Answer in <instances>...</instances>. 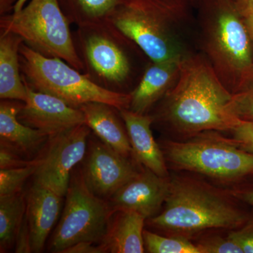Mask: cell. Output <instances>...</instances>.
I'll use <instances>...</instances> for the list:
<instances>
[{
  "label": "cell",
  "instance_id": "cell-28",
  "mask_svg": "<svg viewBox=\"0 0 253 253\" xmlns=\"http://www.w3.org/2000/svg\"><path fill=\"white\" fill-rule=\"evenodd\" d=\"M228 236L237 243L244 253H253V219L231 231Z\"/></svg>",
  "mask_w": 253,
  "mask_h": 253
},
{
  "label": "cell",
  "instance_id": "cell-16",
  "mask_svg": "<svg viewBox=\"0 0 253 253\" xmlns=\"http://www.w3.org/2000/svg\"><path fill=\"white\" fill-rule=\"evenodd\" d=\"M182 61L152 62L150 64L137 86L129 93L131 100L129 110L139 114H146L175 84Z\"/></svg>",
  "mask_w": 253,
  "mask_h": 253
},
{
  "label": "cell",
  "instance_id": "cell-18",
  "mask_svg": "<svg viewBox=\"0 0 253 253\" xmlns=\"http://www.w3.org/2000/svg\"><path fill=\"white\" fill-rule=\"evenodd\" d=\"M24 102L2 99L0 103L1 144L9 146L19 154L30 156L36 152L50 136L40 129L23 124L18 116Z\"/></svg>",
  "mask_w": 253,
  "mask_h": 253
},
{
  "label": "cell",
  "instance_id": "cell-25",
  "mask_svg": "<svg viewBox=\"0 0 253 253\" xmlns=\"http://www.w3.org/2000/svg\"><path fill=\"white\" fill-rule=\"evenodd\" d=\"M228 110L237 119L253 121V84L232 95Z\"/></svg>",
  "mask_w": 253,
  "mask_h": 253
},
{
  "label": "cell",
  "instance_id": "cell-12",
  "mask_svg": "<svg viewBox=\"0 0 253 253\" xmlns=\"http://www.w3.org/2000/svg\"><path fill=\"white\" fill-rule=\"evenodd\" d=\"M26 85L27 99L18 116L23 124L44 131L50 136L85 124V118L81 109L69 106L56 96L33 90Z\"/></svg>",
  "mask_w": 253,
  "mask_h": 253
},
{
  "label": "cell",
  "instance_id": "cell-5",
  "mask_svg": "<svg viewBox=\"0 0 253 253\" xmlns=\"http://www.w3.org/2000/svg\"><path fill=\"white\" fill-rule=\"evenodd\" d=\"M19 59L23 81L33 90L56 96L76 109L87 103L101 102L120 111L129 109V93L101 87L62 59L46 57L24 43Z\"/></svg>",
  "mask_w": 253,
  "mask_h": 253
},
{
  "label": "cell",
  "instance_id": "cell-26",
  "mask_svg": "<svg viewBox=\"0 0 253 253\" xmlns=\"http://www.w3.org/2000/svg\"><path fill=\"white\" fill-rule=\"evenodd\" d=\"M196 245L201 253H244L237 243L229 236H212L202 240Z\"/></svg>",
  "mask_w": 253,
  "mask_h": 253
},
{
  "label": "cell",
  "instance_id": "cell-14",
  "mask_svg": "<svg viewBox=\"0 0 253 253\" xmlns=\"http://www.w3.org/2000/svg\"><path fill=\"white\" fill-rule=\"evenodd\" d=\"M62 196L35 181L26 199L32 253H41L61 211Z\"/></svg>",
  "mask_w": 253,
  "mask_h": 253
},
{
  "label": "cell",
  "instance_id": "cell-24",
  "mask_svg": "<svg viewBox=\"0 0 253 253\" xmlns=\"http://www.w3.org/2000/svg\"><path fill=\"white\" fill-rule=\"evenodd\" d=\"M41 158L26 167L0 170V196L20 192L26 180L36 174Z\"/></svg>",
  "mask_w": 253,
  "mask_h": 253
},
{
  "label": "cell",
  "instance_id": "cell-19",
  "mask_svg": "<svg viewBox=\"0 0 253 253\" xmlns=\"http://www.w3.org/2000/svg\"><path fill=\"white\" fill-rule=\"evenodd\" d=\"M145 219L144 216L134 211L115 210L99 244L104 253H144Z\"/></svg>",
  "mask_w": 253,
  "mask_h": 253
},
{
  "label": "cell",
  "instance_id": "cell-22",
  "mask_svg": "<svg viewBox=\"0 0 253 253\" xmlns=\"http://www.w3.org/2000/svg\"><path fill=\"white\" fill-rule=\"evenodd\" d=\"M26 200L21 191L0 196V248L1 253L15 245L26 217Z\"/></svg>",
  "mask_w": 253,
  "mask_h": 253
},
{
  "label": "cell",
  "instance_id": "cell-36",
  "mask_svg": "<svg viewBox=\"0 0 253 253\" xmlns=\"http://www.w3.org/2000/svg\"><path fill=\"white\" fill-rule=\"evenodd\" d=\"M28 1V0H17L16 4L14 5L13 12H18L20 10L22 9L23 8L26 6V2H27Z\"/></svg>",
  "mask_w": 253,
  "mask_h": 253
},
{
  "label": "cell",
  "instance_id": "cell-27",
  "mask_svg": "<svg viewBox=\"0 0 253 253\" xmlns=\"http://www.w3.org/2000/svg\"><path fill=\"white\" fill-rule=\"evenodd\" d=\"M230 131L233 139L240 147L253 153V121L239 119Z\"/></svg>",
  "mask_w": 253,
  "mask_h": 253
},
{
  "label": "cell",
  "instance_id": "cell-38",
  "mask_svg": "<svg viewBox=\"0 0 253 253\" xmlns=\"http://www.w3.org/2000/svg\"></svg>",
  "mask_w": 253,
  "mask_h": 253
},
{
  "label": "cell",
  "instance_id": "cell-32",
  "mask_svg": "<svg viewBox=\"0 0 253 253\" xmlns=\"http://www.w3.org/2000/svg\"><path fill=\"white\" fill-rule=\"evenodd\" d=\"M233 196L253 206V182L233 193Z\"/></svg>",
  "mask_w": 253,
  "mask_h": 253
},
{
  "label": "cell",
  "instance_id": "cell-21",
  "mask_svg": "<svg viewBox=\"0 0 253 253\" xmlns=\"http://www.w3.org/2000/svg\"><path fill=\"white\" fill-rule=\"evenodd\" d=\"M130 0H58L71 24L78 27L109 21L120 6Z\"/></svg>",
  "mask_w": 253,
  "mask_h": 253
},
{
  "label": "cell",
  "instance_id": "cell-20",
  "mask_svg": "<svg viewBox=\"0 0 253 253\" xmlns=\"http://www.w3.org/2000/svg\"><path fill=\"white\" fill-rule=\"evenodd\" d=\"M22 38L1 32L0 36V98L25 102L27 88L20 66L19 51Z\"/></svg>",
  "mask_w": 253,
  "mask_h": 253
},
{
  "label": "cell",
  "instance_id": "cell-4",
  "mask_svg": "<svg viewBox=\"0 0 253 253\" xmlns=\"http://www.w3.org/2000/svg\"><path fill=\"white\" fill-rule=\"evenodd\" d=\"M156 229L187 237L211 229H236L248 221L229 196L206 183L175 177L162 212L149 219Z\"/></svg>",
  "mask_w": 253,
  "mask_h": 253
},
{
  "label": "cell",
  "instance_id": "cell-34",
  "mask_svg": "<svg viewBox=\"0 0 253 253\" xmlns=\"http://www.w3.org/2000/svg\"><path fill=\"white\" fill-rule=\"evenodd\" d=\"M16 1L17 0H0V13H1V16L13 12Z\"/></svg>",
  "mask_w": 253,
  "mask_h": 253
},
{
  "label": "cell",
  "instance_id": "cell-31",
  "mask_svg": "<svg viewBox=\"0 0 253 253\" xmlns=\"http://www.w3.org/2000/svg\"><path fill=\"white\" fill-rule=\"evenodd\" d=\"M94 243L81 242L68 248L63 253H101L104 250L99 246H95Z\"/></svg>",
  "mask_w": 253,
  "mask_h": 253
},
{
  "label": "cell",
  "instance_id": "cell-6",
  "mask_svg": "<svg viewBox=\"0 0 253 253\" xmlns=\"http://www.w3.org/2000/svg\"><path fill=\"white\" fill-rule=\"evenodd\" d=\"M71 24L58 0H31L18 12L1 16L0 32L17 35L39 54L62 59L84 72Z\"/></svg>",
  "mask_w": 253,
  "mask_h": 253
},
{
  "label": "cell",
  "instance_id": "cell-30",
  "mask_svg": "<svg viewBox=\"0 0 253 253\" xmlns=\"http://www.w3.org/2000/svg\"><path fill=\"white\" fill-rule=\"evenodd\" d=\"M15 252L32 253L29 228H28L26 217H25L22 225L16 237V242H15Z\"/></svg>",
  "mask_w": 253,
  "mask_h": 253
},
{
  "label": "cell",
  "instance_id": "cell-15",
  "mask_svg": "<svg viewBox=\"0 0 253 253\" xmlns=\"http://www.w3.org/2000/svg\"><path fill=\"white\" fill-rule=\"evenodd\" d=\"M130 141L132 156L136 162L158 175L167 177L166 158L153 136L150 115L139 114L129 109L120 111Z\"/></svg>",
  "mask_w": 253,
  "mask_h": 253
},
{
  "label": "cell",
  "instance_id": "cell-33",
  "mask_svg": "<svg viewBox=\"0 0 253 253\" xmlns=\"http://www.w3.org/2000/svg\"><path fill=\"white\" fill-rule=\"evenodd\" d=\"M243 16L253 15V0H234Z\"/></svg>",
  "mask_w": 253,
  "mask_h": 253
},
{
  "label": "cell",
  "instance_id": "cell-35",
  "mask_svg": "<svg viewBox=\"0 0 253 253\" xmlns=\"http://www.w3.org/2000/svg\"><path fill=\"white\" fill-rule=\"evenodd\" d=\"M244 17L253 46V15H248Z\"/></svg>",
  "mask_w": 253,
  "mask_h": 253
},
{
  "label": "cell",
  "instance_id": "cell-29",
  "mask_svg": "<svg viewBox=\"0 0 253 253\" xmlns=\"http://www.w3.org/2000/svg\"><path fill=\"white\" fill-rule=\"evenodd\" d=\"M35 161H26L21 155L11 149L9 146H0V168L1 169L26 167L35 163Z\"/></svg>",
  "mask_w": 253,
  "mask_h": 253
},
{
  "label": "cell",
  "instance_id": "cell-8",
  "mask_svg": "<svg viewBox=\"0 0 253 253\" xmlns=\"http://www.w3.org/2000/svg\"><path fill=\"white\" fill-rule=\"evenodd\" d=\"M73 38L86 77L105 89L126 93L132 73L127 49L134 43L109 21L78 27Z\"/></svg>",
  "mask_w": 253,
  "mask_h": 253
},
{
  "label": "cell",
  "instance_id": "cell-13",
  "mask_svg": "<svg viewBox=\"0 0 253 253\" xmlns=\"http://www.w3.org/2000/svg\"><path fill=\"white\" fill-rule=\"evenodd\" d=\"M170 180L144 168L109 199L114 210H129L151 219L158 214L169 194Z\"/></svg>",
  "mask_w": 253,
  "mask_h": 253
},
{
  "label": "cell",
  "instance_id": "cell-11",
  "mask_svg": "<svg viewBox=\"0 0 253 253\" xmlns=\"http://www.w3.org/2000/svg\"><path fill=\"white\" fill-rule=\"evenodd\" d=\"M82 174L88 189L109 200L139 172L134 165L103 141H89Z\"/></svg>",
  "mask_w": 253,
  "mask_h": 253
},
{
  "label": "cell",
  "instance_id": "cell-3",
  "mask_svg": "<svg viewBox=\"0 0 253 253\" xmlns=\"http://www.w3.org/2000/svg\"><path fill=\"white\" fill-rule=\"evenodd\" d=\"M191 7L187 0H130L108 21L152 62L181 61L191 54L184 39Z\"/></svg>",
  "mask_w": 253,
  "mask_h": 253
},
{
  "label": "cell",
  "instance_id": "cell-1",
  "mask_svg": "<svg viewBox=\"0 0 253 253\" xmlns=\"http://www.w3.org/2000/svg\"><path fill=\"white\" fill-rule=\"evenodd\" d=\"M232 95L204 54H191L181 61L177 81L151 116L182 135L230 131L239 121L228 110Z\"/></svg>",
  "mask_w": 253,
  "mask_h": 253
},
{
  "label": "cell",
  "instance_id": "cell-10",
  "mask_svg": "<svg viewBox=\"0 0 253 253\" xmlns=\"http://www.w3.org/2000/svg\"><path fill=\"white\" fill-rule=\"evenodd\" d=\"M91 129L83 124L50 136L45 154L41 158L35 181L60 196H66L73 169L85 157Z\"/></svg>",
  "mask_w": 253,
  "mask_h": 253
},
{
  "label": "cell",
  "instance_id": "cell-9",
  "mask_svg": "<svg viewBox=\"0 0 253 253\" xmlns=\"http://www.w3.org/2000/svg\"><path fill=\"white\" fill-rule=\"evenodd\" d=\"M66 196L62 215L50 241L49 251L63 253L79 243L100 244L114 212L109 201L91 192L82 172L72 173Z\"/></svg>",
  "mask_w": 253,
  "mask_h": 253
},
{
  "label": "cell",
  "instance_id": "cell-2",
  "mask_svg": "<svg viewBox=\"0 0 253 253\" xmlns=\"http://www.w3.org/2000/svg\"><path fill=\"white\" fill-rule=\"evenodd\" d=\"M205 57L231 94L253 81V46L234 0H201L197 6Z\"/></svg>",
  "mask_w": 253,
  "mask_h": 253
},
{
  "label": "cell",
  "instance_id": "cell-37",
  "mask_svg": "<svg viewBox=\"0 0 253 253\" xmlns=\"http://www.w3.org/2000/svg\"><path fill=\"white\" fill-rule=\"evenodd\" d=\"M187 1L192 5L193 7H197L201 0H187Z\"/></svg>",
  "mask_w": 253,
  "mask_h": 253
},
{
  "label": "cell",
  "instance_id": "cell-17",
  "mask_svg": "<svg viewBox=\"0 0 253 253\" xmlns=\"http://www.w3.org/2000/svg\"><path fill=\"white\" fill-rule=\"evenodd\" d=\"M86 124L100 140L118 154L129 158L132 155L130 141L120 110L101 102H90L80 107Z\"/></svg>",
  "mask_w": 253,
  "mask_h": 253
},
{
  "label": "cell",
  "instance_id": "cell-23",
  "mask_svg": "<svg viewBox=\"0 0 253 253\" xmlns=\"http://www.w3.org/2000/svg\"><path fill=\"white\" fill-rule=\"evenodd\" d=\"M144 246L151 253H201L197 245L182 236L166 237L144 231Z\"/></svg>",
  "mask_w": 253,
  "mask_h": 253
},
{
  "label": "cell",
  "instance_id": "cell-7",
  "mask_svg": "<svg viewBox=\"0 0 253 253\" xmlns=\"http://www.w3.org/2000/svg\"><path fill=\"white\" fill-rule=\"evenodd\" d=\"M216 131H206L183 142L167 141L165 158L177 169L216 180L235 181L253 175V153Z\"/></svg>",
  "mask_w": 253,
  "mask_h": 253
}]
</instances>
